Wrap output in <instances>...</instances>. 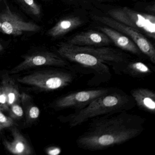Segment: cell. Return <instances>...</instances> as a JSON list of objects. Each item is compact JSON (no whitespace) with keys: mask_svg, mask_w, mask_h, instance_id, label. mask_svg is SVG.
<instances>
[{"mask_svg":"<svg viewBox=\"0 0 155 155\" xmlns=\"http://www.w3.org/2000/svg\"><path fill=\"white\" fill-rule=\"evenodd\" d=\"M14 121L10 117L6 116L0 108V134L4 129L13 126Z\"/></svg>","mask_w":155,"mask_h":155,"instance_id":"ac0fdd59","label":"cell"},{"mask_svg":"<svg viewBox=\"0 0 155 155\" xmlns=\"http://www.w3.org/2000/svg\"><path fill=\"white\" fill-rule=\"evenodd\" d=\"M0 108L2 110H8L9 108L7 95L2 85L0 86Z\"/></svg>","mask_w":155,"mask_h":155,"instance_id":"ffe728a7","label":"cell"},{"mask_svg":"<svg viewBox=\"0 0 155 155\" xmlns=\"http://www.w3.org/2000/svg\"><path fill=\"white\" fill-rule=\"evenodd\" d=\"M136 103L131 96L117 88H112L105 95L94 100L88 106L61 118L70 127L81 125L91 119L109 113L129 111Z\"/></svg>","mask_w":155,"mask_h":155,"instance_id":"7a4b0ae2","label":"cell"},{"mask_svg":"<svg viewBox=\"0 0 155 155\" xmlns=\"http://www.w3.org/2000/svg\"><path fill=\"white\" fill-rule=\"evenodd\" d=\"M136 105L145 112L155 114V93L152 90L145 88H137L130 91Z\"/></svg>","mask_w":155,"mask_h":155,"instance_id":"7c38bea8","label":"cell"},{"mask_svg":"<svg viewBox=\"0 0 155 155\" xmlns=\"http://www.w3.org/2000/svg\"><path fill=\"white\" fill-rule=\"evenodd\" d=\"M10 116L12 119H19L21 118L24 114V111L22 107L18 104L14 103L9 107Z\"/></svg>","mask_w":155,"mask_h":155,"instance_id":"d6986e66","label":"cell"},{"mask_svg":"<svg viewBox=\"0 0 155 155\" xmlns=\"http://www.w3.org/2000/svg\"><path fill=\"white\" fill-rule=\"evenodd\" d=\"M113 70L117 74H125L134 78H145L153 73L154 70L141 61L128 60L112 66Z\"/></svg>","mask_w":155,"mask_h":155,"instance_id":"30bf717a","label":"cell"},{"mask_svg":"<svg viewBox=\"0 0 155 155\" xmlns=\"http://www.w3.org/2000/svg\"><path fill=\"white\" fill-rule=\"evenodd\" d=\"M76 74L67 70H49L34 72L18 79V82L46 91L61 89L73 82Z\"/></svg>","mask_w":155,"mask_h":155,"instance_id":"277c9868","label":"cell"},{"mask_svg":"<svg viewBox=\"0 0 155 155\" xmlns=\"http://www.w3.org/2000/svg\"><path fill=\"white\" fill-rule=\"evenodd\" d=\"M111 41L103 32L89 31L74 36L68 43L79 46H97L108 45Z\"/></svg>","mask_w":155,"mask_h":155,"instance_id":"8fae6325","label":"cell"},{"mask_svg":"<svg viewBox=\"0 0 155 155\" xmlns=\"http://www.w3.org/2000/svg\"><path fill=\"white\" fill-rule=\"evenodd\" d=\"M40 113V110L38 107L32 106L28 110V117L29 120H35L38 118Z\"/></svg>","mask_w":155,"mask_h":155,"instance_id":"44dd1931","label":"cell"},{"mask_svg":"<svg viewBox=\"0 0 155 155\" xmlns=\"http://www.w3.org/2000/svg\"><path fill=\"white\" fill-rule=\"evenodd\" d=\"M155 5L153 4V5H150V6H148L147 7L146 9L148 11L152 12H155Z\"/></svg>","mask_w":155,"mask_h":155,"instance_id":"603a6c76","label":"cell"},{"mask_svg":"<svg viewBox=\"0 0 155 155\" xmlns=\"http://www.w3.org/2000/svg\"><path fill=\"white\" fill-rule=\"evenodd\" d=\"M86 130L76 140L80 148L103 150L123 144L140 135L146 119L128 111L109 113L90 120Z\"/></svg>","mask_w":155,"mask_h":155,"instance_id":"6da1fadb","label":"cell"},{"mask_svg":"<svg viewBox=\"0 0 155 155\" xmlns=\"http://www.w3.org/2000/svg\"><path fill=\"white\" fill-rule=\"evenodd\" d=\"M27 11L34 16L39 17L41 13L40 7L34 0H18Z\"/></svg>","mask_w":155,"mask_h":155,"instance_id":"e0dca14e","label":"cell"},{"mask_svg":"<svg viewBox=\"0 0 155 155\" xmlns=\"http://www.w3.org/2000/svg\"><path fill=\"white\" fill-rule=\"evenodd\" d=\"M93 18L113 29L128 36L153 64H155V49L152 43L139 31L120 23L111 18L95 16Z\"/></svg>","mask_w":155,"mask_h":155,"instance_id":"8992f818","label":"cell"},{"mask_svg":"<svg viewBox=\"0 0 155 155\" xmlns=\"http://www.w3.org/2000/svg\"><path fill=\"white\" fill-rule=\"evenodd\" d=\"M1 30L3 33L13 36H19L24 32H37L41 30L39 25L24 21L18 15L12 12L8 5L0 14Z\"/></svg>","mask_w":155,"mask_h":155,"instance_id":"ba28073f","label":"cell"},{"mask_svg":"<svg viewBox=\"0 0 155 155\" xmlns=\"http://www.w3.org/2000/svg\"><path fill=\"white\" fill-rule=\"evenodd\" d=\"M58 52L61 58L78 64L94 75L88 82L89 85H99L111 79L109 66L94 54L80 50L74 45L65 42L60 44Z\"/></svg>","mask_w":155,"mask_h":155,"instance_id":"3957f363","label":"cell"},{"mask_svg":"<svg viewBox=\"0 0 155 155\" xmlns=\"http://www.w3.org/2000/svg\"><path fill=\"white\" fill-rule=\"evenodd\" d=\"M107 13L115 20L143 32L155 39V17L154 15L139 13L127 7L110 10Z\"/></svg>","mask_w":155,"mask_h":155,"instance_id":"5b68a950","label":"cell"},{"mask_svg":"<svg viewBox=\"0 0 155 155\" xmlns=\"http://www.w3.org/2000/svg\"><path fill=\"white\" fill-rule=\"evenodd\" d=\"M3 50V47L1 43H0V52L2 51Z\"/></svg>","mask_w":155,"mask_h":155,"instance_id":"cb8c5ba5","label":"cell"},{"mask_svg":"<svg viewBox=\"0 0 155 155\" xmlns=\"http://www.w3.org/2000/svg\"><path fill=\"white\" fill-rule=\"evenodd\" d=\"M1 27V22H0V28Z\"/></svg>","mask_w":155,"mask_h":155,"instance_id":"d4e9b609","label":"cell"},{"mask_svg":"<svg viewBox=\"0 0 155 155\" xmlns=\"http://www.w3.org/2000/svg\"><path fill=\"white\" fill-rule=\"evenodd\" d=\"M24 61L9 72L15 74L29 69L41 66H54L64 68L68 65L65 60L52 52H42L23 57Z\"/></svg>","mask_w":155,"mask_h":155,"instance_id":"9c48e42d","label":"cell"},{"mask_svg":"<svg viewBox=\"0 0 155 155\" xmlns=\"http://www.w3.org/2000/svg\"><path fill=\"white\" fill-rule=\"evenodd\" d=\"M1 85L7 95L8 107L14 103H18L22 98V95H21L18 86L12 78L8 75H4Z\"/></svg>","mask_w":155,"mask_h":155,"instance_id":"2e32d148","label":"cell"},{"mask_svg":"<svg viewBox=\"0 0 155 155\" xmlns=\"http://www.w3.org/2000/svg\"><path fill=\"white\" fill-rule=\"evenodd\" d=\"M46 152L48 155H58L61 152V149L58 147H50L47 149Z\"/></svg>","mask_w":155,"mask_h":155,"instance_id":"7402d4cb","label":"cell"},{"mask_svg":"<svg viewBox=\"0 0 155 155\" xmlns=\"http://www.w3.org/2000/svg\"><path fill=\"white\" fill-rule=\"evenodd\" d=\"M112 88H102L76 91L67 94L57 99L52 104L56 109H83L92 101L108 93Z\"/></svg>","mask_w":155,"mask_h":155,"instance_id":"52a82bcc","label":"cell"},{"mask_svg":"<svg viewBox=\"0 0 155 155\" xmlns=\"http://www.w3.org/2000/svg\"><path fill=\"white\" fill-rule=\"evenodd\" d=\"M100 30L109 37L117 47L137 56L141 55V51L135 43L129 38L124 36L119 31L111 28L106 27L101 28Z\"/></svg>","mask_w":155,"mask_h":155,"instance_id":"4fadbf2b","label":"cell"},{"mask_svg":"<svg viewBox=\"0 0 155 155\" xmlns=\"http://www.w3.org/2000/svg\"><path fill=\"white\" fill-rule=\"evenodd\" d=\"M12 141L3 140V144L9 152L15 155H29L32 154V149L25 137L16 127L12 129Z\"/></svg>","mask_w":155,"mask_h":155,"instance_id":"5bb4252c","label":"cell"},{"mask_svg":"<svg viewBox=\"0 0 155 155\" xmlns=\"http://www.w3.org/2000/svg\"><path fill=\"white\" fill-rule=\"evenodd\" d=\"M83 23L79 17H71L61 20L48 31V35L52 38H58L80 27Z\"/></svg>","mask_w":155,"mask_h":155,"instance_id":"9a60e30c","label":"cell"}]
</instances>
